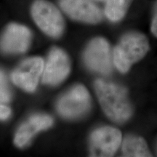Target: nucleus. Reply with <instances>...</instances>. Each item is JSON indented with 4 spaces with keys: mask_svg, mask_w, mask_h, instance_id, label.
<instances>
[{
    "mask_svg": "<svg viewBox=\"0 0 157 157\" xmlns=\"http://www.w3.org/2000/svg\"><path fill=\"white\" fill-rule=\"evenodd\" d=\"M84 60L90 69L108 75L112 71L111 48L104 38L93 39L84 51Z\"/></svg>",
    "mask_w": 157,
    "mask_h": 157,
    "instance_id": "39448f33",
    "label": "nucleus"
},
{
    "mask_svg": "<svg viewBox=\"0 0 157 157\" xmlns=\"http://www.w3.org/2000/svg\"><path fill=\"white\" fill-rule=\"evenodd\" d=\"M11 111L8 107L0 103V120H6L10 117Z\"/></svg>",
    "mask_w": 157,
    "mask_h": 157,
    "instance_id": "dca6fc26",
    "label": "nucleus"
},
{
    "mask_svg": "<svg viewBox=\"0 0 157 157\" xmlns=\"http://www.w3.org/2000/svg\"><path fill=\"white\" fill-rule=\"evenodd\" d=\"M152 34L157 37V2L155 4L154 8V15H153L151 26Z\"/></svg>",
    "mask_w": 157,
    "mask_h": 157,
    "instance_id": "2eb2a0df",
    "label": "nucleus"
},
{
    "mask_svg": "<svg viewBox=\"0 0 157 157\" xmlns=\"http://www.w3.org/2000/svg\"><path fill=\"white\" fill-rule=\"evenodd\" d=\"M133 0H108L105 14L110 21L117 22L121 20L128 10Z\"/></svg>",
    "mask_w": 157,
    "mask_h": 157,
    "instance_id": "ddd939ff",
    "label": "nucleus"
},
{
    "mask_svg": "<svg viewBox=\"0 0 157 157\" xmlns=\"http://www.w3.org/2000/svg\"><path fill=\"white\" fill-rule=\"evenodd\" d=\"M121 133L111 127H102L95 129L90 139L92 156H112L121 143Z\"/></svg>",
    "mask_w": 157,
    "mask_h": 157,
    "instance_id": "423d86ee",
    "label": "nucleus"
},
{
    "mask_svg": "<svg viewBox=\"0 0 157 157\" xmlns=\"http://www.w3.org/2000/svg\"><path fill=\"white\" fill-rule=\"evenodd\" d=\"M35 23L43 32L52 37L60 36L64 29V20L60 11L52 3L36 0L31 7Z\"/></svg>",
    "mask_w": 157,
    "mask_h": 157,
    "instance_id": "7ed1b4c3",
    "label": "nucleus"
},
{
    "mask_svg": "<svg viewBox=\"0 0 157 157\" xmlns=\"http://www.w3.org/2000/svg\"><path fill=\"white\" fill-rule=\"evenodd\" d=\"M95 89L105 115L117 123H124L132 114V106L124 87L112 82L98 79Z\"/></svg>",
    "mask_w": 157,
    "mask_h": 157,
    "instance_id": "f257e3e1",
    "label": "nucleus"
},
{
    "mask_svg": "<svg viewBox=\"0 0 157 157\" xmlns=\"http://www.w3.org/2000/svg\"><path fill=\"white\" fill-rule=\"evenodd\" d=\"M70 61L64 51L53 48L49 54L43 72V83L56 85L67 77L70 71Z\"/></svg>",
    "mask_w": 157,
    "mask_h": 157,
    "instance_id": "6e6552de",
    "label": "nucleus"
},
{
    "mask_svg": "<svg viewBox=\"0 0 157 157\" xmlns=\"http://www.w3.org/2000/svg\"><path fill=\"white\" fill-rule=\"evenodd\" d=\"M60 5L72 19L87 23H98L103 18L102 12L90 0H60Z\"/></svg>",
    "mask_w": 157,
    "mask_h": 157,
    "instance_id": "9d476101",
    "label": "nucleus"
},
{
    "mask_svg": "<svg viewBox=\"0 0 157 157\" xmlns=\"http://www.w3.org/2000/svg\"><path fill=\"white\" fill-rule=\"evenodd\" d=\"M31 39L29 29L24 25L12 23L0 39V49L5 53H22L27 50Z\"/></svg>",
    "mask_w": 157,
    "mask_h": 157,
    "instance_id": "1a4fd4ad",
    "label": "nucleus"
},
{
    "mask_svg": "<svg viewBox=\"0 0 157 157\" xmlns=\"http://www.w3.org/2000/svg\"><path fill=\"white\" fill-rule=\"evenodd\" d=\"M53 124V119L48 115H34L19 127L14 139L15 145L23 148L29 144L37 132L48 129Z\"/></svg>",
    "mask_w": 157,
    "mask_h": 157,
    "instance_id": "9b49d317",
    "label": "nucleus"
},
{
    "mask_svg": "<svg viewBox=\"0 0 157 157\" xmlns=\"http://www.w3.org/2000/svg\"><path fill=\"white\" fill-rule=\"evenodd\" d=\"M91 99L87 90L82 84L72 87L59 99L57 109L63 117L74 119L83 117L90 111Z\"/></svg>",
    "mask_w": 157,
    "mask_h": 157,
    "instance_id": "20e7f679",
    "label": "nucleus"
},
{
    "mask_svg": "<svg viewBox=\"0 0 157 157\" xmlns=\"http://www.w3.org/2000/svg\"><path fill=\"white\" fill-rule=\"evenodd\" d=\"M43 70L44 61L41 58L25 59L13 72L12 80L17 87L25 91L33 92L36 89Z\"/></svg>",
    "mask_w": 157,
    "mask_h": 157,
    "instance_id": "0eeeda50",
    "label": "nucleus"
},
{
    "mask_svg": "<svg viewBox=\"0 0 157 157\" xmlns=\"http://www.w3.org/2000/svg\"><path fill=\"white\" fill-rule=\"evenodd\" d=\"M11 99V93L10 90L7 78L2 70L0 69V101L8 102Z\"/></svg>",
    "mask_w": 157,
    "mask_h": 157,
    "instance_id": "4468645a",
    "label": "nucleus"
},
{
    "mask_svg": "<svg viewBox=\"0 0 157 157\" xmlns=\"http://www.w3.org/2000/svg\"><path fill=\"white\" fill-rule=\"evenodd\" d=\"M122 153L124 156L149 157L152 155L149 151L148 145L143 137L129 135L124 139Z\"/></svg>",
    "mask_w": 157,
    "mask_h": 157,
    "instance_id": "f8f14e48",
    "label": "nucleus"
},
{
    "mask_svg": "<svg viewBox=\"0 0 157 157\" xmlns=\"http://www.w3.org/2000/svg\"><path fill=\"white\" fill-rule=\"evenodd\" d=\"M149 50L148 38L139 32H129L121 37L113 52V63L119 71L126 73Z\"/></svg>",
    "mask_w": 157,
    "mask_h": 157,
    "instance_id": "f03ea898",
    "label": "nucleus"
}]
</instances>
